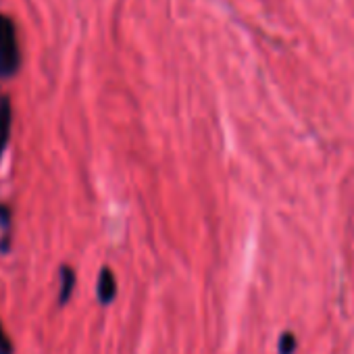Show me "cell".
Wrapping results in <instances>:
<instances>
[{
    "instance_id": "1",
    "label": "cell",
    "mask_w": 354,
    "mask_h": 354,
    "mask_svg": "<svg viewBox=\"0 0 354 354\" xmlns=\"http://www.w3.org/2000/svg\"><path fill=\"white\" fill-rule=\"evenodd\" d=\"M21 67V48L17 40L15 21L7 15H0V77H13Z\"/></svg>"
},
{
    "instance_id": "7",
    "label": "cell",
    "mask_w": 354,
    "mask_h": 354,
    "mask_svg": "<svg viewBox=\"0 0 354 354\" xmlns=\"http://www.w3.org/2000/svg\"><path fill=\"white\" fill-rule=\"evenodd\" d=\"M0 354H15L13 342H11V337L7 335L3 323H0Z\"/></svg>"
},
{
    "instance_id": "2",
    "label": "cell",
    "mask_w": 354,
    "mask_h": 354,
    "mask_svg": "<svg viewBox=\"0 0 354 354\" xmlns=\"http://www.w3.org/2000/svg\"><path fill=\"white\" fill-rule=\"evenodd\" d=\"M11 129H13V106L7 96L0 100V156L5 154L9 140H11Z\"/></svg>"
},
{
    "instance_id": "8",
    "label": "cell",
    "mask_w": 354,
    "mask_h": 354,
    "mask_svg": "<svg viewBox=\"0 0 354 354\" xmlns=\"http://www.w3.org/2000/svg\"><path fill=\"white\" fill-rule=\"evenodd\" d=\"M0 100H3V96H0Z\"/></svg>"
},
{
    "instance_id": "3",
    "label": "cell",
    "mask_w": 354,
    "mask_h": 354,
    "mask_svg": "<svg viewBox=\"0 0 354 354\" xmlns=\"http://www.w3.org/2000/svg\"><path fill=\"white\" fill-rule=\"evenodd\" d=\"M0 254L11 252V232H13V209L5 203H0Z\"/></svg>"
},
{
    "instance_id": "4",
    "label": "cell",
    "mask_w": 354,
    "mask_h": 354,
    "mask_svg": "<svg viewBox=\"0 0 354 354\" xmlns=\"http://www.w3.org/2000/svg\"><path fill=\"white\" fill-rule=\"evenodd\" d=\"M96 294H98L100 304H111L115 300V296H117V279H115V275H113V271L109 267H104L100 271Z\"/></svg>"
},
{
    "instance_id": "6",
    "label": "cell",
    "mask_w": 354,
    "mask_h": 354,
    "mask_svg": "<svg viewBox=\"0 0 354 354\" xmlns=\"http://www.w3.org/2000/svg\"><path fill=\"white\" fill-rule=\"evenodd\" d=\"M296 348H298V339H296V335H294L292 331L281 333V337H279V354H294V352H296Z\"/></svg>"
},
{
    "instance_id": "5",
    "label": "cell",
    "mask_w": 354,
    "mask_h": 354,
    "mask_svg": "<svg viewBox=\"0 0 354 354\" xmlns=\"http://www.w3.org/2000/svg\"><path fill=\"white\" fill-rule=\"evenodd\" d=\"M61 292H59V304H67L73 290H75V283H77V277H75V271L69 267V265H63L61 271Z\"/></svg>"
}]
</instances>
